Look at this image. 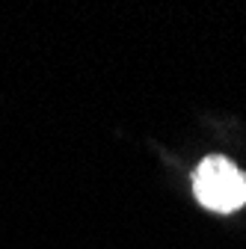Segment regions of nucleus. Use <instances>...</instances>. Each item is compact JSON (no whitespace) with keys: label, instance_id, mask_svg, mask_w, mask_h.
<instances>
[{"label":"nucleus","instance_id":"f257e3e1","mask_svg":"<svg viewBox=\"0 0 246 249\" xmlns=\"http://www.w3.org/2000/svg\"><path fill=\"white\" fill-rule=\"evenodd\" d=\"M193 193L213 213H234L246 205V172L226 154H208L193 172Z\"/></svg>","mask_w":246,"mask_h":249}]
</instances>
